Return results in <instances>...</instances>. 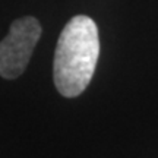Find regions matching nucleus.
I'll return each mask as SVG.
<instances>
[{"label":"nucleus","mask_w":158,"mask_h":158,"mask_svg":"<svg viewBox=\"0 0 158 158\" xmlns=\"http://www.w3.org/2000/svg\"><path fill=\"white\" fill-rule=\"evenodd\" d=\"M100 56L98 28L91 18H72L60 32L54 53V85L63 97L73 98L89 85Z\"/></svg>","instance_id":"1"},{"label":"nucleus","mask_w":158,"mask_h":158,"mask_svg":"<svg viewBox=\"0 0 158 158\" xmlns=\"http://www.w3.org/2000/svg\"><path fill=\"white\" fill-rule=\"evenodd\" d=\"M41 37V25L32 16L16 19L0 41V76L15 79L25 72Z\"/></svg>","instance_id":"2"}]
</instances>
